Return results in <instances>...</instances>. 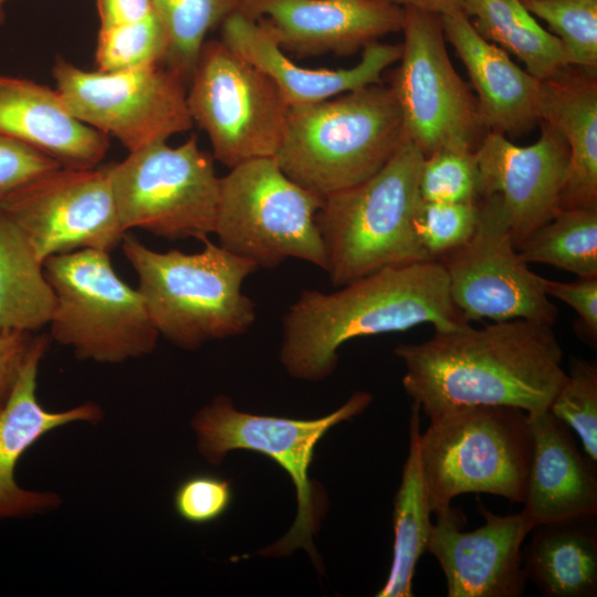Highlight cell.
<instances>
[{"label": "cell", "instance_id": "6da1fadb", "mask_svg": "<svg viewBox=\"0 0 597 597\" xmlns=\"http://www.w3.org/2000/svg\"><path fill=\"white\" fill-rule=\"evenodd\" d=\"M394 353L406 368V394L428 418L476 405L548 410L567 377L552 326L524 318L467 323Z\"/></svg>", "mask_w": 597, "mask_h": 597}, {"label": "cell", "instance_id": "7a4b0ae2", "mask_svg": "<svg viewBox=\"0 0 597 597\" xmlns=\"http://www.w3.org/2000/svg\"><path fill=\"white\" fill-rule=\"evenodd\" d=\"M425 323L434 332L469 323L451 298L438 260L386 266L333 293L302 291L282 320L280 359L291 376L322 380L334 371L337 350L347 341Z\"/></svg>", "mask_w": 597, "mask_h": 597}, {"label": "cell", "instance_id": "3957f363", "mask_svg": "<svg viewBox=\"0 0 597 597\" xmlns=\"http://www.w3.org/2000/svg\"><path fill=\"white\" fill-rule=\"evenodd\" d=\"M405 139L396 96L378 83L290 107L274 159L291 180L325 197L375 175Z\"/></svg>", "mask_w": 597, "mask_h": 597}, {"label": "cell", "instance_id": "277c9868", "mask_svg": "<svg viewBox=\"0 0 597 597\" xmlns=\"http://www.w3.org/2000/svg\"><path fill=\"white\" fill-rule=\"evenodd\" d=\"M203 242L195 253L155 251L130 234L121 243L159 336L190 350L241 335L256 318L254 302L241 289L258 266L209 239Z\"/></svg>", "mask_w": 597, "mask_h": 597}, {"label": "cell", "instance_id": "5b68a950", "mask_svg": "<svg viewBox=\"0 0 597 597\" xmlns=\"http://www.w3.org/2000/svg\"><path fill=\"white\" fill-rule=\"evenodd\" d=\"M423 157L406 138L375 175L324 197L316 224L334 286L386 266L428 260L412 227Z\"/></svg>", "mask_w": 597, "mask_h": 597}, {"label": "cell", "instance_id": "8992f818", "mask_svg": "<svg viewBox=\"0 0 597 597\" xmlns=\"http://www.w3.org/2000/svg\"><path fill=\"white\" fill-rule=\"evenodd\" d=\"M430 419L419 436L432 513L465 493L522 503L532 455L528 413L509 406H461Z\"/></svg>", "mask_w": 597, "mask_h": 597}, {"label": "cell", "instance_id": "52a82bcc", "mask_svg": "<svg viewBox=\"0 0 597 597\" xmlns=\"http://www.w3.org/2000/svg\"><path fill=\"white\" fill-rule=\"evenodd\" d=\"M371 395L356 391L332 413L317 419H291L243 412L229 397L219 395L192 418L199 453L219 464L232 450H250L274 460L292 479L297 496V514L290 531L277 542L259 552L263 556H284L304 548L316 562L313 538L325 511L321 486L310 479L314 449L334 426L360 415Z\"/></svg>", "mask_w": 597, "mask_h": 597}, {"label": "cell", "instance_id": "ba28073f", "mask_svg": "<svg viewBox=\"0 0 597 597\" xmlns=\"http://www.w3.org/2000/svg\"><path fill=\"white\" fill-rule=\"evenodd\" d=\"M55 304L51 338L75 356L119 364L151 353L159 337L137 289L115 272L109 252L82 249L43 262Z\"/></svg>", "mask_w": 597, "mask_h": 597}, {"label": "cell", "instance_id": "9c48e42d", "mask_svg": "<svg viewBox=\"0 0 597 597\" xmlns=\"http://www.w3.org/2000/svg\"><path fill=\"white\" fill-rule=\"evenodd\" d=\"M323 200L291 180L274 158L252 159L220 177L213 233L219 245L258 268L294 258L326 271L316 224Z\"/></svg>", "mask_w": 597, "mask_h": 597}, {"label": "cell", "instance_id": "30bf717a", "mask_svg": "<svg viewBox=\"0 0 597 597\" xmlns=\"http://www.w3.org/2000/svg\"><path fill=\"white\" fill-rule=\"evenodd\" d=\"M196 135L172 147L159 142L107 165L121 226L169 240L213 233L220 177Z\"/></svg>", "mask_w": 597, "mask_h": 597}, {"label": "cell", "instance_id": "8fae6325", "mask_svg": "<svg viewBox=\"0 0 597 597\" xmlns=\"http://www.w3.org/2000/svg\"><path fill=\"white\" fill-rule=\"evenodd\" d=\"M189 82L188 111L214 159L233 168L274 158L290 106L263 71L221 40H207Z\"/></svg>", "mask_w": 597, "mask_h": 597}, {"label": "cell", "instance_id": "7c38bea8", "mask_svg": "<svg viewBox=\"0 0 597 597\" xmlns=\"http://www.w3.org/2000/svg\"><path fill=\"white\" fill-rule=\"evenodd\" d=\"M402 52L391 90L405 137L429 156L440 149L474 153L488 133L476 98L454 70L439 14L405 9Z\"/></svg>", "mask_w": 597, "mask_h": 597}, {"label": "cell", "instance_id": "4fadbf2b", "mask_svg": "<svg viewBox=\"0 0 597 597\" xmlns=\"http://www.w3.org/2000/svg\"><path fill=\"white\" fill-rule=\"evenodd\" d=\"M52 74L69 111L128 153L167 142L193 125L186 82L161 63L102 72L57 57Z\"/></svg>", "mask_w": 597, "mask_h": 597}, {"label": "cell", "instance_id": "5bb4252c", "mask_svg": "<svg viewBox=\"0 0 597 597\" xmlns=\"http://www.w3.org/2000/svg\"><path fill=\"white\" fill-rule=\"evenodd\" d=\"M451 298L463 317L494 322L524 318L553 326L558 311L520 256L498 195L479 200L471 238L442 260Z\"/></svg>", "mask_w": 597, "mask_h": 597}, {"label": "cell", "instance_id": "9a60e30c", "mask_svg": "<svg viewBox=\"0 0 597 597\" xmlns=\"http://www.w3.org/2000/svg\"><path fill=\"white\" fill-rule=\"evenodd\" d=\"M0 211L20 229L42 263L82 249L111 252L126 234L107 165L48 171L4 198Z\"/></svg>", "mask_w": 597, "mask_h": 597}, {"label": "cell", "instance_id": "2e32d148", "mask_svg": "<svg viewBox=\"0 0 597 597\" xmlns=\"http://www.w3.org/2000/svg\"><path fill=\"white\" fill-rule=\"evenodd\" d=\"M480 527L465 532V517L450 505L436 514L427 551L438 561L448 597H520L526 587L522 543L533 525L521 511L496 515L481 501Z\"/></svg>", "mask_w": 597, "mask_h": 597}, {"label": "cell", "instance_id": "e0dca14e", "mask_svg": "<svg viewBox=\"0 0 597 597\" xmlns=\"http://www.w3.org/2000/svg\"><path fill=\"white\" fill-rule=\"evenodd\" d=\"M538 125L541 136L532 145L517 146L488 130L474 151L481 198L499 196L515 248L561 211L568 147L553 125Z\"/></svg>", "mask_w": 597, "mask_h": 597}, {"label": "cell", "instance_id": "ac0fdd59", "mask_svg": "<svg viewBox=\"0 0 597 597\" xmlns=\"http://www.w3.org/2000/svg\"><path fill=\"white\" fill-rule=\"evenodd\" d=\"M239 9L259 20L280 48L301 56L350 54L401 31L405 9L386 0H256Z\"/></svg>", "mask_w": 597, "mask_h": 597}, {"label": "cell", "instance_id": "d6986e66", "mask_svg": "<svg viewBox=\"0 0 597 597\" xmlns=\"http://www.w3.org/2000/svg\"><path fill=\"white\" fill-rule=\"evenodd\" d=\"M221 41L263 71L290 107L314 104L343 93L380 83L384 71L399 61L402 44L373 41L360 61L348 69H307L294 63L263 24L235 9L221 22Z\"/></svg>", "mask_w": 597, "mask_h": 597}, {"label": "cell", "instance_id": "ffe728a7", "mask_svg": "<svg viewBox=\"0 0 597 597\" xmlns=\"http://www.w3.org/2000/svg\"><path fill=\"white\" fill-rule=\"evenodd\" d=\"M48 346L45 335L35 336L14 386L0 408V519L29 516L59 507L57 493L25 490L15 482L17 463L51 430L72 422L97 423L103 418L102 408L92 401L63 411L45 410L38 401V370Z\"/></svg>", "mask_w": 597, "mask_h": 597}, {"label": "cell", "instance_id": "44dd1931", "mask_svg": "<svg viewBox=\"0 0 597 597\" xmlns=\"http://www.w3.org/2000/svg\"><path fill=\"white\" fill-rule=\"evenodd\" d=\"M532 455L523 514L534 526L597 513L596 462L549 410L528 413Z\"/></svg>", "mask_w": 597, "mask_h": 597}, {"label": "cell", "instance_id": "7402d4cb", "mask_svg": "<svg viewBox=\"0 0 597 597\" xmlns=\"http://www.w3.org/2000/svg\"><path fill=\"white\" fill-rule=\"evenodd\" d=\"M446 40L453 46L478 94L488 128L520 135L540 122L542 80L519 67L496 44L481 36L463 11L440 15Z\"/></svg>", "mask_w": 597, "mask_h": 597}, {"label": "cell", "instance_id": "603a6c76", "mask_svg": "<svg viewBox=\"0 0 597 597\" xmlns=\"http://www.w3.org/2000/svg\"><path fill=\"white\" fill-rule=\"evenodd\" d=\"M0 134L63 167H96L109 148L103 133L77 119L56 88L0 74Z\"/></svg>", "mask_w": 597, "mask_h": 597}, {"label": "cell", "instance_id": "cb8c5ba5", "mask_svg": "<svg viewBox=\"0 0 597 597\" xmlns=\"http://www.w3.org/2000/svg\"><path fill=\"white\" fill-rule=\"evenodd\" d=\"M540 121L553 125L568 147L561 210L597 207L596 70L568 65L542 80Z\"/></svg>", "mask_w": 597, "mask_h": 597}, {"label": "cell", "instance_id": "d4e9b609", "mask_svg": "<svg viewBox=\"0 0 597 597\" xmlns=\"http://www.w3.org/2000/svg\"><path fill=\"white\" fill-rule=\"evenodd\" d=\"M522 551L523 572L546 597L597 595L595 516L536 525Z\"/></svg>", "mask_w": 597, "mask_h": 597}, {"label": "cell", "instance_id": "484cf974", "mask_svg": "<svg viewBox=\"0 0 597 597\" xmlns=\"http://www.w3.org/2000/svg\"><path fill=\"white\" fill-rule=\"evenodd\" d=\"M420 408L412 404L409 450L400 485L394 500L392 563L377 597H411L412 579L421 555L427 551L433 523L432 509L423 479L420 457Z\"/></svg>", "mask_w": 597, "mask_h": 597}, {"label": "cell", "instance_id": "4316f807", "mask_svg": "<svg viewBox=\"0 0 597 597\" xmlns=\"http://www.w3.org/2000/svg\"><path fill=\"white\" fill-rule=\"evenodd\" d=\"M54 304L43 263L0 211V331L33 333L49 324Z\"/></svg>", "mask_w": 597, "mask_h": 597}, {"label": "cell", "instance_id": "83f0119b", "mask_svg": "<svg viewBox=\"0 0 597 597\" xmlns=\"http://www.w3.org/2000/svg\"><path fill=\"white\" fill-rule=\"evenodd\" d=\"M463 12L481 36L517 56L534 77L546 80L568 66L559 39L521 0H463Z\"/></svg>", "mask_w": 597, "mask_h": 597}, {"label": "cell", "instance_id": "f1b7e54d", "mask_svg": "<svg viewBox=\"0 0 597 597\" xmlns=\"http://www.w3.org/2000/svg\"><path fill=\"white\" fill-rule=\"evenodd\" d=\"M524 262L597 276V207L561 210L516 248Z\"/></svg>", "mask_w": 597, "mask_h": 597}, {"label": "cell", "instance_id": "f546056e", "mask_svg": "<svg viewBox=\"0 0 597 597\" xmlns=\"http://www.w3.org/2000/svg\"><path fill=\"white\" fill-rule=\"evenodd\" d=\"M238 8L237 0H154L168 38L163 64L189 82L208 32Z\"/></svg>", "mask_w": 597, "mask_h": 597}, {"label": "cell", "instance_id": "4dcf8cb0", "mask_svg": "<svg viewBox=\"0 0 597 597\" xmlns=\"http://www.w3.org/2000/svg\"><path fill=\"white\" fill-rule=\"evenodd\" d=\"M166 30L153 12L143 20L100 29L95 51L97 71L115 72L164 63Z\"/></svg>", "mask_w": 597, "mask_h": 597}, {"label": "cell", "instance_id": "1f68e13d", "mask_svg": "<svg viewBox=\"0 0 597 597\" xmlns=\"http://www.w3.org/2000/svg\"><path fill=\"white\" fill-rule=\"evenodd\" d=\"M562 42L568 65L597 69V0H521Z\"/></svg>", "mask_w": 597, "mask_h": 597}, {"label": "cell", "instance_id": "d6a6232c", "mask_svg": "<svg viewBox=\"0 0 597 597\" xmlns=\"http://www.w3.org/2000/svg\"><path fill=\"white\" fill-rule=\"evenodd\" d=\"M549 412L574 431L584 452L597 462V363L572 358Z\"/></svg>", "mask_w": 597, "mask_h": 597}, {"label": "cell", "instance_id": "836d02e7", "mask_svg": "<svg viewBox=\"0 0 597 597\" xmlns=\"http://www.w3.org/2000/svg\"><path fill=\"white\" fill-rule=\"evenodd\" d=\"M479 202L451 203L420 198L412 219L413 232L428 260H442L473 234Z\"/></svg>", "mask_w": 597, "mask_h": 597}, {"label": "cell", "instance_id": "e575fe53", "mask_svg": "<svg viewBox=\"0 0 597 597\" xmlns=\"http://www.w3.org/2000/svg\"><path fill=\"white\" fill-rule=\"evenodd\" d=\"M418 188L422 200L479 202L481 181L475 154L440 149L423 157Z\"/></svg>", "mask_w": 597, "mask_h": 597}, {"label": "cell", "instance_id": "d590c367", "mask_svg": "<svg viewBox=\"0 0 597 597\" xmlns=\"http://www.w3.org/2000/svg\"><path fill=\"white\" fill-rule=\"evenodd\" d=\"M232 496L229 480L211 473H197L187 476L177 485L174 509L187 523L208 524L229 510Z\"/></svg>", "mask_w": 597, "mask_h": 597}, {"label": "cell", "instance_id": "8d00e7d4", "mask_svg": "<svg viewBox=\"0 0 597 597\" xmlns=\"http://www.w3.org/2000/svg\"><path fill=\"white\" fill-rule=\"evenodd\" d=\"M61 167L48 155L0 134V202L41 175Z\"/></svg>", "mask_w": 597, "mask_h": 597}, {"label": "cell", "instance_id": "74e56055", "mask_svg": "<svg viewBox=\"0 0 597 597\" xmlns=\"http://www.w3.org/2000/svg\"><path fill=\"white\" fill-rule=\"evenodd\" d=\"M548 296L569 305L579 316L580 334L591 346L597 343V276L577 277L573 282L543 280Z\"/></svg>", "mask_w": 597, "mask_h": 597}, {"label": "cell", "instance_id": "f35d334b", "mask_svg": "<svg viewBox=\"0 0 597 597\" xmlns=\"http://www.w3.org/2000/svg\"><path fill=\"white\" fill-rule=\"evenodd\" d=\"M34 339L32 333L0 331V408L8 399Z\"/></svg>", "mask_w": 597, "mask_h": 597}, {"label": "cell", "instance_id": "ab89813d", "mask_svg": "<svg viewBox=\"0 0 597 597\" xmlns=\"http://www.w3.org/2000/svg\"><path fill=\"white\" fill-rule=\"evenodd\" d=\"M100 29L133 23L153 12L154 0H96Z\"/></svg>", "mask_w": 597, "mask_h": 597}, {"label": "cell", "instance_id": "60d3db41", "mask_svg": "<svg viewBox=\"0 0 597 597\" xmlns=\"http://www.w3.org/2000/svg\"><path fill=\"white\" fill-rule=\"evenodd\" d=\"M404 9H417L439 15L463 11V0H386Z\"/></svg>", "mask_w": 597, "mask_h": 597}, {"label": "cell", "instance_id": "b9f144b4", "mask_svg": "<svg viewBox=\"0 0 597 597\" xmlns=\"http://www.w3.org/2000/svg\"><path fill=\"white\" fill-rule=\"evenodd\" d=\"M8 0H0V22L3 20V7Z\"/></svg>", "mask_w": 597, "mask_h": 597}, {"label": "cell", "instance_id": "7bdbcfd3", "mask_svg": "<svg viewBox=\"0 0 597 597\" xmlns=\"http://www.w3.org/2000/svg\"><path fill=\"white\" fill-rule=\"evenodd\" d=\"M239 2V6L242 4V3H248V2H252V1H256V0H237Z\"/></svg>", "mask_w": 597, "mask_h": 597}]
</instances>
